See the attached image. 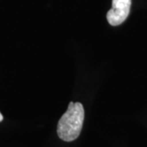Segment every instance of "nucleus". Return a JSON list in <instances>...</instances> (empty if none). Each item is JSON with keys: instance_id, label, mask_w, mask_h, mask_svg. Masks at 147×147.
<instances>
[{"instance_id": "1", "label": "nucleus", "mask_w": 147, "mask_h": 147, "mask_svg": "<svg viewBox=\"0 0 147 147\" xmlns=\"http://www.w3.org/2000/svg\"><path fill=\"white\" fill-rule=\"evenodd\" d=\"M84 121V108L80 102L70 101L57 124V135L65 142H73L80 135Z\"/></svg>"}, {"instance_id": "2", "label": "nucleus", "mask_w": 147, "mask_h": 147, "mask_svg": "<svg viewBox=\"0 0 147 147\" xmlns=\"http://www.w3.org/2000/svg\"><path fill=\"white\" fill-rule=\"evenodd\" d=\"M131 0H112V8L106 15L110 26H117L123 23L130 12Z\"/></svg>"}, {"instance_id": "3", "label": "nucleus", "mask_w": 147, "mask_h": 147, "mask_svg": "<svg viewBox=\"0 0 147 147\" xmlns=\"http://www.w3.org/2000/svg\"><path fill=\"white\" fill-rule=\"evenodd\" d=\"M3 119V115H2V114L0 113V122H2Z\"/></svg>"}]
</instances>
